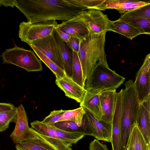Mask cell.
I'll list each match as a JSON object with an SVG mask.
<instances>
[{"label": "cell", "instance_id": "1", "mask_svg": "<svg viewBox=\"0 0 150 150\" xmlns=\"http://www.w3.org/2000/svg\"><path fill=\"white\" fill-rule=\"evenodd\" d=\"M14 7L30 23L52 20L66 21L87 9L73 4L69 0H14Z\"/></svg>", "mask_w": 150, "mask_h": 150}, {"label": "cell", "instance_id": "2", "mask_svg": "<svg viewBox=\"0 0 150 150\" xmlns=\"http://www.w3.org/2000/svg\"><path fill=\"white\" fill-rule=\"evenodd\" d=\"M106 33L90 34L81 41L78 55L86 81L98 64L108 66L105 49Z\"/></svg>", "mask_w": 150, "mask_h": 150}, {"label": "cell", "instance_id": "3", "mask_svg": "<svg viewBox=\"0 0 150 150\" xmlns=\"http://www.w3.org/2000/svg\"><path fill=\"white\" fill-rule=\"evenodd\" d=\"M123 89L122 123V150H126L130 133L136 124L140 110L139 102L134 82L127 81Z\"/></svg>", "mask_w": 150, "mask_h": 150}, {"label": "cell", "instance_id": "4", "mask_svg": "<svg viewBox=\"0 0 150 150\" xmlns=\"http://www.w3.org/2000/svg\"><path fill=\"white\" fill-rule=\"evenodd\" d=\"M125 78L110 69L108 66L98 64L87 78L85 89L88 91L116 89L123 83Z\"/></svg>", "mask_w": 150, "mask_h": 150}, {"label": "cell", "instance_id": "5", "mask_svg": "<svg viewBox=\"0 0 150 150\" xmlns=\"http://www.w3.org/2000/svg\"><path fill=\"white\" fill-rule=\"evenodd\" d=\"M2 64H10L22 68L27 71H38L43 68L41 60L33 52L15 45L13 47L5 49L1 55Z\"/></svg>", "mask_w": 150, "mask_h": 150}, {"label": "cell", "instance_id": "6", "mask_svg": "<svg viewBox=\"0 0 150 150\" xmlns=\"http://www.w3.org/2000/svg\"><path fill=\"white\" fill-rule=\"evenodd\" d=\"M58 24L56 20L30 23L22 21L19 25L18 36L27 44L52 34Z\"/></svg>", "mask_w": 150, "mask_h": 150}, {"label": "cell", "instance_id": "7", "mask_svg": "<svg viewBox=\"0 0 150 150\" xmlns=\"http://www.w3.org/2000/svg\"><path fill=\"white\" fill-rule=\"evenodd\" d=\"M86 111L81 126L83 133L85 135L93 136L98 140L111 142L112 123L99 120L92 113Z\"/></svg>", "mask_w": 150, "mask_h": 150}, {"label": "cell", "instance_id": "8", "mask_svg": "<svg viewBox=\"0 0 150 150\" xmlns=\"http://www.w3.org/2000/svg\"><path fill=\"white\" fill-rule=\"evenodd\" d=\"M86 25L90 34H98L108 31L110 20L101 11L88 9L82 11L77 16Z\"/></svg>", "mask_w": 150, "mask_h": 150}, {"label": "cell", "instance_id": "9", "mask_svg": "<svg viewBox=\"0 0 150 150\" xmlns=\"http://www.w3.org/2000/svg\"><path fill=\"white\" fill-rule=\"evenodd\" d=\"M17 108L18 116L15 128L10 135L16 144L29 140L38 138L29 126L28 119L24 107L22 104Z\"/></svg>", "mask_w": 150, "mask_h": 150}, {"label": "cell", "instance_id": "10", "mask_svg": "<svg viewBox=\"0 0 150 150\" xmlns=\"http://www.w3.org/2000/svg\"><path fill=\"white\" fill-rule=\"evenodd\" d=\"M123 89L117 93L112 122L111 143L112 150H122V123Z\"/></svg>", "mask_w": 150, "mask_h": 150}, {"label": "cell", "instance_id": "11", "mask_svg": "<svg viewBox=\"0 0 150 150\" xmlns=\"http://www.w3.org/2000/svg\"><path fill=\"white\" fill-rule=\"evenodd\" d=\"M28 44L36 47L64 70L59 49L52 33Z\"/></svg>", "mask_w": 150, "mask_h": 150}, {"label": "cell", "instance_id": "12", "mask_svg": "<svg viewBox=\"0 0 150 150\" xmlns=\"http://www.w3.org/2000/svg\"><path fill=\"white\" fill-rule=\"evenodd\" d=\"M56 84L63 91L66 96L75 100L80 104L82 103L87 91L66 75L63 77H56Z\"/></svg>", "mask_w": 150, "mask_h": 150}, {"label": "cell", "instance_id": "13", "mask_svg": "<svg viewBox=\"0 0 150 150\" xmlns=\"http://www.w3.org/2000/svg\"><path fill=\"white\" fill-rule=\"evenodd\" d=\"M150 3V1L135 0H105L96 10L100 11L115 9L120 14H124Z\"/></svg>", "mask_w": 150, "mask_h": 150}, {"label": "cell", "instance_id": "14", "mask_svg": "<svg viewBox=\"0 0 150 150\" xmlns=\"http://www.w3.org/2000/svg\"><path fill=\"white\" fill-rule=\"evenodd\" d=\"M55 28L71 37L78 38L81 40L84 39L90 34L86 25L77 16L70 20L58 24Z\"/></svg>", "mask_w": 150, "mask_h": 150}, {"label": "cell", "instance_id": "15", "mask_svg": "<svg viewBox=\"0 0 150 150\" xmlns=\"http://www.w3.org/2000/svg\"><path fill=\"white\" fill-rule=\"evenodd\" d=\"M117 93L116 89L106 90L100 93V99L102 113V120L112 123Z\"/></svg>", "mask_w": 150, "mask_h": 150}, {"label": "cell", "instance_id": "16", "mask_svg": "<svg viewBox=\"0 0 150 150\" xmlns=\"http://www.w3.org/2000/svg\"><path fill=\"white\" fill-rule=\"evenodd\" d=\"M52 34L59 49L64 71L67 76L71 78L73 75L72 50L68 46L67 43L62 40L55 28Z\"/></svg>", "mask_w": 150, "mask_h": 150}, {"label": "cell", "instance_id": "17", "mask_svg": "<svg viewBox=\"0 0 150 150\" xmlns=\"http://www.w3.org/2000/svg\"><path fill=\"white\" fill-rule=\"evenodd\" d=\"M102 91L100 90L87 91L83 101L80 104V107L100 120H102V113L100 95Z\"/></svg>", "mask_w": 150, "mask_h": 150}, {"label": "cell", "instance_id": "18", "mask_svg": "<svg viewBox=\"0 0 150 150\" xmlns=\"http://www.w3.org/2000/svg\"><path fill=\"white\" fill-rule=\"evenodd\" d=\"M18 116L17 108L13 104L0 103V132H3L8 128L11 122H16Z\"/></svg>", "mask_w": 150, "mask_h": 150}, {"label": "cell", "instance_id": "19", "mask_svg": "<svg viewBox=\"0 0 150 150\" xmlns=\"http://www.w3.org/2000/svg\"><path fill=\"white\" fill-rule=\"evenodd\" d=\"M134 82L140 103L150 94L148 71H144L140 68L136 74Z\"/></svg>", "mask_w": 150, "mask_h": 150}, {"label": "cell", "instance_id": "20", "mask_svg": "<svg viewBox=\"0 0 150 150\" xmlns=\"http://www.w3.org/2000/svg\"><path fill=\"white\" fill-rule=\"evenodd\" d=\"M108 31L119 33L131 40L141 34L136 28L120 18L114 21H110Z\"/></svg>", "mask_w": 150, "mask_h": 150}, {"label": "cell", "instance_id": "21", "mask_svg": "<svg viewBox=\"0 0 150 150\" xmlns=\"http://www.w3.org/2000/svg\"><path fill=\"white\" fill-rule=\"evenodd\" d=\"M147 144L136 124L130 133L126 150H147Z\"/></svg>", "mask_w": 150, "mask_h": 150}, {"label": "cell", "instance_id": "22", "mask_svg": "<svg viewBox=\"0 0 150 150\" xmlns=\"http://www.w3.org/2000/svg\"><path fill=\"white\" fill-rule=\"evenodd\" d=\"M137 123L146 142H150V120L148 112L140 103V110Z\"/></svg>", "mask_w": 150, "mask_h": 150}, {"label": "cell", "instance_id": "23", "mask_svg": "<svg viewBox=\"0 0 150 150\" xmlns=\"http://www.w3.org/2000/svg\"><path fill=\"white\" fill-rule=\"evenodd\" d=\"M137 29L141 34L150 35V22L139 17L130 16L125 13L119 18Z\"/></svg>", "mask_w": 150, "mask_h": 150}, {"label": "cell", "instance_id": "24", "mask_svg": "<svg viewBox=\"0 0 150 150\" xmlns=\"http://www.w3.org/2000/svg\"><path fill=\"white\" fill-rule=\"evenodd\" d=\"M17 150H57L46 142L38 138L16 144Z\"/></svg>", "mask_w": 150, "mask_h": 150}, {"label": "cell", "instance_id": "25", "mask_svg": "<svg viewBox=\"0 0 150 150\" xmlns=\"http://www.w3.org/2000/svg\"><path fill=\"white\" fill-rule=\"evenodd\" d=\"M55 134L57 138L62 141L70 146H72V144H76L85 136L81 132L67 131L57 127Z\"/></svg>", "mask_w": 150, "mask_h": 150}, {"label": "cell", "instance_id": "26", "mask_svg": "<svg viewBox=\"0 0 150 150\" xmlns=\"http://www.w3.org/2000/svg\"><path fill=\"white\" fill-rule=\"evenodd\" d=\"M72 52L73 75L71 78L81 86L85 88L86 81L83 77L78 54L72 50Z\"/></svg>", "mask_w": 150, "mask_h": 150}, {"label": "cell", "instance_id": "27", "mask_svg": "<svg viewBox=\"0 0 150 150\" xmlns=\"http://www.w3.org/2000/svg\"><path fill=\"white\" fill-rule=\"evenodd\" d=\"M30 46L38 57L49 68L56 77H62L66 75L63 70L36 47L32 45Z\"/></svg>", "mask_w": 150, "mask_h": 150}, {"label": "cell", "instance_id": "28", "mask_svg": "<svg viewBox=\"0 0 150 150\" xmlns=\"http://www.w3.org/2000/svg\"><path fill=\"white\" fill-rule=\"evenodd\" d=\"M30 124L31 128L38 133L45 136L57 138L55 134L56 127L54 125L37 120L31 122Z\"/></svg>", "mask_w": 150, "mask_h": 150}, {"label": "cell", "instance_id": "29", "mask_svg": "<svg viewBox=\"0 0 150 150\" xmlns=\"http://www.w3.org/2000/svg\"><path fill=\"white\" fill-rule=\"evenodd\" d=\"M86 112V110L81 107L72 110H65L58 122L71 121L74 122L81 127Z\"/></svg>", "mask_w": 150, "mask_h": 150}, {"label": "cell", "instance_id": "30", "mask_svg": "<svg viewBox=\"0 0 150 150\" xmlns=\"http://www.w3.org/2000/svg\"><path fill=\"white\" fill-rule=\"evenodd\" d=\"M31 129L39 138L46 142L57 150H73L69 145L61 140L56 138L43 135L32 128Z\"/></svg>", "mask_w": 150, "mask_h": 150}, {"label": "cell", "instance_id": "31", "mask_svg": "<svg viewBox=\"0 0 150 150\" xmlns=\"http://www.w3.org/2000/svg\"><path fill=\"white\" fill-rule=\"evenodd\" d=\"M73 4L78 6L88 9H96L105 0H69Z\"/></svg>", "mask_w": 150, "mask_h": 150}, {"label": "cell", "instance_id": "32", "mask_svg": "<svg viewBox=\"0 0 150 150\" xmlns=\"http://www.w3.org/2000/svg\"><path fill=\"white\" fill-rule=\"evenodd\" d=\"M125 13L127 15L140 17L150 20V3Z\"/></svg>", "mask_w": 150, "mask_h": 150}, {"label": "cell", "instance_id": "33", "mask_svg": "<svg viewBox=\"0 0 150 150\" xmlns=\"http://www.w3.org/2000/svg\"><path fill=\"white\" fill-rule=\"evenodd\" d=\"M54 125L58 128L67 131L81 132V127L74 122L71 121L58 122L55 123Z\"/></svg>", "mask_w": 150, "mask_h": 150}, {"label": "cell", "instance_id": "34", "mask_svg": "<svg viewBox=\"0 0 150 150\" xmlns=\"http://www.w3.org/2000/svg\"><path fill=\"white\" fill-rule=\"evenodd\" d=\"M65 111L63 110H53L42 121L48 124L54 125L59 120Z\"/></svg>", "mask_w": 150, "mask_h": 150}, {"label": "cell", "instance_id": "35", "mask_svg": "<svg viewBox=\"0 0 150 150\" xmlns=\"http://www.w3.org/2000/svg\"><path fill=\"white\" fill-rule=\"evenodd\" d=\"M81 41L78 38L71 37L69 41L66 43L68 46L72 51L78 54Z\"/></svg>", "mask_w": 150, "mask_h": 150}, {"label": "cell", "instance_id": "36", "mask_svg": "<svg viewBox=\"0 0 150 150\" xmlns=\"http://www.w3.org/2000/svg\"><path fill=\"white\" fill-rule=\"evenodd\" d=\"M89 150H108L106 145L101 143L98 140L95 139L90 143Z\"/></svg>", "mask_w": 150, "mask_h": 150}, {"label": "cell", "instance_id": "37", "mask_svg": "<svg viewBox=\"0 0 150 150\" xmlns=\"http://www.w3.org/2000/svg\"><path fill=\"white\" fill-rule=\"evenodd\" d=\"M140 68L144 71H148L150 68V53L146 55L143 63Z\"/></svg>", "mask_w": 150, "mask_h": 150}, {"label": "cell", "instance_id": "38", "mask_svg": "<svg viewBox=\"0 0 150 150\" xmlns=\"http://www.w3.org/2000/svg\"><path fill=\"white\" fill-rule=\"evenodd\" d=\"M55 29L60 37L64 42L66 43L69 41L71 38V36L69 35L57 28H55Z\"/></svg>", "mask_w": 150, "mask_h": 150}, {"label": "cell", "instance_id": "39", "mask_svg": "<svg viewBox=\"0 0 150 150\" xmlns=\"http://www.w3.org/2000/svg\"><path fill=\"white\" fill-rule=\"evenodd\" d=\"M140 103L143 105L148 111L150 120V94Z\"/></svg>", "mask_w": 150, "mask_h": 150}, {"label": "cell", "instance_id": "40", "mask_svg": "<svg viewBox=\"0 0 150 150\" xmlns=\"http://www.w3.org/2000/svg\"><path fill=\"white\" fill-rule=\"evenodd\" d=\"M0 5H3L5 7L10 6L13 8L14 6V0H0Z\"/></svg>", "mask_w": 150, "mask_h": 150}, {"label": "cell", "instance_id": "41", "mask_svg": "<svg viewBox=\"0 0 150 150\" xmlns=\"http://www.w3.org/2000/svg\"><path fill=\"white\" fill-rule=\"evenodd\" d=\"M149 73V83L150 87V68L148 70Z\"/></svg>", "mask_w": 150, "mask_h": 150}, {"label": "cell", "instance_id": "42", "mask_svg": "<svg viewBox=\"0 0 150 150\" xmlns=\"http://www.w3.org/2000/svg\"><path fill=\"white\" fill-rule=\"evenodd\" d=\"M147 150H150V142L147 144Z\"/></svg>", "mask_w": 150, "mask_h": 150}, {"label": "cell", "instance_id": "43", "mask_svg": "<svg viewBox=\"0 0 150 150\" xmlns=\"http://www.w3.org/2000/svg\"><path fill=\"white\" fill-rule=\"evenodd\" d=\"M126 150H129V149H127Z\"/></svg>", "mask_w": 150, "mask_h": 150}]
</instances>
